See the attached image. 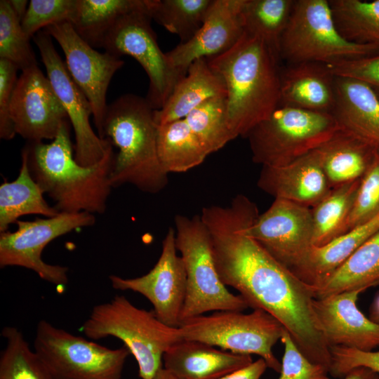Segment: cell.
<instances>
[{
  "instance_id": "6da1fadb",
  "label": "cell",
  "mask_w": 379,
  "mask_h": 379,
  "mask_svg": "<svg viewBox=\"0 0 379 379\" xmlns=\"http://www.w3.org/2000/svg\"><path fill=\"white\" fill-rule=\"evenodd\" d=\"M259 214L257 205L242 194L229 206L202 208L200 217L210 235L218 275L248 307L262 310L279 321L301 352L329 371L330 347L314 316V289L248 234Z\"/></svg>"
},
{
  "instance_id": "7a4b0ae2",
  "label": "cell",
  "mask_w": 379,
  "mask_h": 379,
  "mask_svg": "<svg viewBox=\"0 0 379 379\" xmlns=\"http://www.w3.org/2000/svg\"><path fill=\"white\" fill-rule=\"evenodd\" d=\"M206 59L225 84L230 128L235 138H246L279 106V56L263 41L244 31L231 48Z\"/></svg>"
},
{
  "instance_id": "3957f363",
  "label": "cell",
  "mask_w": 379,
  "mask_h": 379,
  "mask_svg": "<svg viewBox=\"0 0 379 379\" xmlns=\"http://www.w3.org/2000/svg\"><path fill=\"white\" fill-rule=\"evenodd\" d=\"M29 172L59 213L102 214L112 188V145L98 163L83 166L73 154L68 122L50 143L28 142L23 148Z\"/></svg>"
},
{
  "instance_id": "277c9868",
  "label": "cell",
  "mask_w": 379,
  "mask_h": 379,
  "mask_svg": "<svg viewBox=\"0 0 379 379\" xmlns=\"http://www.w3.org/2000/svg\"><path fill=\"white\" fill-rule=\"evenodd\" d=\"M157 126L146 98L127 93L107 105L100 138L118 149L109 178L112 187L131 185L157 194L167 186L168 173L158 157Z\"/></svg>"
},
{
  "instance_id": "5b68a950",
  "label": "cell",
  "mask_w": 379,
  "mask_h": 379,
  "mask_svg": "<svg viewBox=\"0 0 379 379\" xmlns=\"http://www.w3.org/2000/svg\"><path fill=\"white\" fill-rule=\"evenodd\" d=\"M81 331L91 340H121L134 357L142 379H152L163 368L164 353L182 340L179 327L165 324L153 310L138 308L120 295L93 307Z\"/></svg>"
},
{
  "instance_id": "8992f818",
  "label": "cell",
  "mask_w": 379,
  "mask_h": 379,
  "mask_svg": "<svg viewBox=\"0 0 379 379\" xmlns=\"http://www.w3.org/2000/svg\"><path fill=\"white\" fill-rule=\"evenodd\" d=\"M340 127L332 113L279 105L246 138L255 163L282 166L319 147Z\"/></svg>"
},
{
  "instance_id": "52a82bcc",
  "label": "cell",
  "mask_w": 379,
  "mask_h": 379,
  "mask_svg": "<svg viewBox=\"0 0 379 379\" xmlns=\"http://www.w3.org/2000/svg\"><path fill=\"white\" fill-rule=\"evenodd\" d=\"M175 246L187 274V293L180 316L185 319L211 311L242 312L248 307L239 295L230 292L214 262L210 235L200 215L174 218Z\"/></svg>"
},
{
  "instance_id": "ba28073f",
  "label": "cell",
  "mask_w": 379,
  "mask_h": 379,
  "mask_svg": "<svg viewBox=\"0 0 379 379\" xmlns=\"http://www.w3.org/2000/svg\"><path fill=\"white\" fill-rule=\"evenodd\" d=\"M377 53L375 46L352 43L342 36L327 0H295L279 46V58L287 64H330Z\"/></svg>"
},
{
  "instance_id": "9c48e42d",
  "label": "cell",
  "mask_w": 379,
  "mask_h": 379,
  "mask_svg": "<svg viewBox=\"0 0 379 379\" xmlns=\"http://www.w3.org/2000/svg\"><path fill=\"white\" fill-rule=\"evenodd\" d=\"M184 340H197L238 354H257L268 368L279 373L281 364L272 348L281 339L284 328L267 312L255 309L248 314L239 311H215L181 321Z\"/></svg>"
},
{
  "instance_id": "30bf717a",
  "label": "cell",
  "mask_w": 379,
  "mask_h": 379,
  "mask_svg": "<svg viewBox=\"0 0 379 379\" xmlns=\"http://www.w3.org/2000/svg\"><path fill=\"white\" fill-rule=\"evenodd\" d=\"M34 351L57 379H121L130 354L124 345L110 349L41 319Z\"/></svg>"
},
{
  "instance_id": "8fae6325",
  "label": "cell",
  "mask_w": 379,
  "mask_h": 379,
  "mask_svg": "<svg viewBox=\"0 0 379 379\" xmlns=\"http://www.w3.org/2000/svg\"><path fill=\"white\" fill-rule=\"evenodd\" d=\"M145 6L121 17L106 36L105 51L137 60L149 79L146 99L154 109H161L178 81L186 74L175 68L159 46Z\"/></svg>"
},
{
  "instance_id": "7c38bea8",
  "label": "cell",
  "mask_w": 379,
  "mask_h": 379,
  "mask_svg": "<svg viewBox=\"0 0 379 379\" xmlns=\"http://www.w3.org/2000/svg\"><path fill=\"white\" fill-rule=\"evenodd\" d=\"M94 214L60 213L50 218L18 220L14 232H0V267H21L34 272L43 280L57 286L68 283L67 267L51 265L42 252L52 241L77 229L95 224Z\"/></svg>"
},
{
  "instance_id": "4fadbf2b",
  "label": "cell",
  "mask_w": 379,
  "mask_h": 379,
  "mask_svg": "<svg viewBox=\"0 0 379 379\" xmlns=\"http://www.w3.org/2000/svg\"><path fill=\"white\" fill-rule=\"evenodd\" d=\"M47 77L71 122L75 136L74 159L83 166L100 161L112 144L96 134L90 124L91 105L70 76L65 63L54 47L51 36L44 29L33 36Z\"/></svg>"
},
{
  "instance_id": "5bb4252c",
  "label": "cell",
  "mask_w": 379,
  "mask_h": 379,
  "mask_svg": "<svg viewBox=\"0 0 379 379\" xmlns=\"http://www.w3.org/2000/svg\"><path fill=\"white\" fill-rule=\"evenodd\" d=\"M44 29L63 51L70 76L91 105L94 124L100 138L108 105L107 91L114 74L124 65V60L107 51H96L77 34L67 21Z\"/></svg>"
},
{
  "instance_id": "9a60e30c",
  "label": "cell",
  "mask_w": 379,
  "mask_h": 379,
  "mask_svg": "<svg viewBox=\"0 0 379 379\" xmlns=\"http://www.w3.org/2000/svg\"><path fill=\"white\" fill-rule=\"evenodd\" d=\"M175 231L170 227L162 241L161 253L147 274L135 278L110 275L117 290L132 291L145 297L157 317L165 324L178 328L187 293V274L181 256L178 255Z\"/></svg>"
},
{
  "instance_id": "2e32d148",
  "label": "cell",
  "mask_w": 379,
  "mask_h": 379,
  "mask_svg": "<svg viewBox=\"0 0 379 379\" xmlns=\"http://www.w3.org/2000/svg\"><path fill=\"white\" fill-rule=\"evenodd\" d=\"M248 234L277 260L291 270L298 267L313 246L312 208L281 199L259 214Z\"/></svg>"
},
{
  "instance_id": "e0dca14e",
  "label": "cell",
  "mask_w": 379,
  "mask_h": 379,
  "mask_svg": "<svg viewBox=\"0 0 379 379\" xmlns=\"http://www.w3.org/2000/svg\"><path fill=\"white\" fill-rule=\"evenodd\" d=\"M10 114L15 133L31 142L54 140L69 119L48 77L38 65L22 71L18 78Z\"/></svg>"
},
{
  "instance_id": "ac0fdd59",
  "label": "cell",
  "mask_w": 379,
  "mask_h": 379,
  "mask_svg": "<svg viewBox=\"0 0 379 379\" xmlns=\"http://www.w3.org/2000/svg\"><path fill=\"white\" fill-rule=\"evenodd\" d=\"M361 290L314 298L313 310L326 343L363 351L379 346V324L366 317L357 302Z\"/></svg>"
},
{
  "instance_id": "d6986e66",
  "label": "cell",
  "mask_w": 379,
  "mask_h": 379,
  "mask_svg": "<svg viewBox=\"0 0 379 379\" xmlns=\"http://www.w3.org/2000/svg\"><path fill=\"white\" fill-rule=\"evenodd\" d=\"M244 2L213 0L197 33L166 53L171 65L186 74L196 60L214 57L231 48L244 33L241 18Z\"/></svg>"
},
{
  "instance_id": "ffe728a7",
  "label": "cell",
  "mask_w": 379,
  "mask_h": 379,
  "mask_svg": "<svg viewBox=\"0 0 379 379\" xmlns=\"http://www.w3.org/2000/svg\"><path fill=\"white\" fill-rule=\"evenodd\" d=\"M258 187L274 199L312 208L331 187L314 150L282 166H262Z\"/></svg>"
},
{
  "instance_id": "44dd1931",
  "label": "cell",
  "mask_w": 379,
  "mask_h": 379,
  "mask_svg": "<svg viewBox=\"0 0 379 379\" xmlns=\"http://www.w3.org/2000/svg\"><path fill=\"white\" fill-rule=\"evenodd\" d=\"M335 76L326 64L302 62L281 69L279 105L332 113Z\"/></svg>"
},
{
  "instance_id": "7402d4cb",
  "label": "cell",
  "mask_w": 379,
  "mask_h": 379,
  "mask_svg": "<svg viewBox=\"0 0 379 379\" xmlns=\"http://www.w3.org/2000/svg\"><path fill=\"white\" fill-rule=\"evenodd\" d=\"M253 362L251 355L220 350L208 344L181 340L164 353V368L176 379H218Z\"/></svg>"
},
{
  "instance_id": "603a6c76",
  "label": "cell",
  "mask_w": 379,
  "mask_h": 379,
  "mask_svg": "<svg viewBox=\"0 0 379 379\" xmlns=\"http://www.w3.org/2000/svg\"><path fill=\"white\" fill-rule=\"evenodd\" d=\"M332 114L340 126L355 133L379 152V98L365 83L335 77Z\"/></svg>"
},
{
  "instance_id": "cb8c5ba5",
  "label": "cell",
  "mask_w": 379,
  "mask_h": 379,
  "mask_svg": "<svg viewBox=\"0 0 379 379\" xmlns=\"http://www.w3.org/2000/svg\"><path fill=\"white\" fill-rule=\"evenodd\" d=\"M315 150L331 188L360 180L377 152L366 141L343 127Z\"/></svg>"
},
{
  "instance_id": "d4e9b609",
  "label": "cell",
  "mask_w": 379,
  "mask_h": 379,
  "mask_svg": "<svg viewBox=\"0 0 379 379\" xmlns=\"http://www.w3.org/2000/svg\"><path fill=\"white\" fill-rule=\"evenodd\" d=\"M215 97H227L224 81L206 58L197 59L175 85L164 105L154 110V120L157 125H162L184 119L198 106Z\"/></svg>"
},
{
  "instance_id": "484cf974",
  "label": "cell",
  "mask_w": 379,
  "mask_h": 379,
  "mask_svg": "<svg viewBox=\"0 0 379 379\" xmlns=\"http://www.w3.org/2000/svg\"><path fill=\"white\" fill-rule=\"evenodd\" d=\"M379 230V213L321 246H312L302 262L291 271L313 288L322 283Z\"/></svg>"
},
{
  "instance_id": "4316f807",
  "label": "cell",
  "mask_w": 379,
  "mask_h": 379,
  "mask_svg": "<svg viewBox=\"0 0 379 379\" xmlns=\"http://www.w3.org/2000/svg\"><path fill=\"white\" fill-rule=\"evenodd\" d=\"M44 194L29 172L27 153L22 149L18 177L0 186V232L8 231L11 225L25 215L50 218L60 213L47 203Z\"/></svg>"
},
{
  "instance_id": "83f0119b",
  "label": "cell",
  "mask_w": 379,
  "mask_h": 379,
  "mask_svg": "<svg viewBox=\"0 0 379 379\" xmlns=\"http://www.w3.org/2000/svg\"><path fill=\"white\" fill-rule=\"evenodd\" d=\"M379 284V230L322 283L314 288L315 298Z\"/></svg>"
},
{
  "instance_id": "f1b7e54d",
  "label": "cell",
  "mask_w": 379,
  "mask_h": 379,
  "mask_svg": "<svg viewBox=\"0 0 379 379\" xmlns=\"http://www.w3.org/2000/svg\"><path fill=\"white\" fill-rule=\"evenodd\" d=\"M145 6V0H75L69 22L87 44L94 48H102L121 17Z\"/></svg>"
},
{
  "instance_id": "f546056e",
  "label": "cell",
  "mask_w": 379,
  "mask_h": 379,
  "mask_svg": "<svg viewBox=\"0 0 379 379\" xmlns=\"http://www.w3.org/2000/svg\"><path fill=\"white\" fill-rule=\"evenodd\" d=\"M157 152L167 173H184L202 164L209 155L185 119L157 126Z\"/></svg>"
},
{
  "instance_id": "4dcf8cb0",
  "label": "cell",
  "mask_w": 379,
  "mask_h": 379,
  "mask_svg": "<svg viewBox=\"0 0 379 379\" xmlns=\"http://www.w3.org/2000/svg\"><path fill=\"white\" fill-rule=\"evenodd\" d=\"M360 180L331 188L328 194L312 208L313 246L325 245L347 232Z\"/></svg>"
},
{
  "instance_id": "1f68e13d",
  "label": "cell",
  "mask_w": 379,
  "mask_h": 379,
  "mask_svg": "<svg viewBox=\"0 0 379 379\" xmlns=\"http://www.w3.org/2000/svg\"><path fill=\"white\" fill-rule=\"evenodd\" d=\"M294 1L244 0L241 11L244 31L263 41L279 56L280 39L288 23Z\"/></svg>"
},
{
  "instance_id": "d6a6232c",
  "label": "cell",
  "mask_w": 379,
  "mask_h": 379,
  "mask_svg": "<svg viewBox=\"0 0 379 379\" xmlns=\"http://www.w3.org/2000/svg\"><path fill=\"white\" fill-rule=\"evenodd\" d=\"M329 4L343 38L379 48V0H329Z\"/></svg>"
},
{
  "instance_id": "836d02e7",
  "label": "cell",
  "mask_w": 379,
  "mask_h": 379,
  "mask_svg": "<svg viewBox=\"0 0 379 379\" xmlns=\"http://www.w3.org/2000/svg\"><path fill=\"white\" fill-rule=\"evenodd\" d=\"M213 0H146L147 11L152 20L180 43L189 41L199 29Z\"/></svg>"
},
{
  "instance_id": "e575fe53",
  "label": "cell",
  "mask_w": 379,
  "mask_h": 379,
  "mask_svg": "<svg viewBox=\"0 0 379 379\" xmlns=\"http://www.w3.org/2000/svg\"><path fill=\"white\" fill-rule=\"evenodd\" d=\"M1 335L6 345L0 357V379H57L19 329L5 326Z\"/></svg>"
},
{
  "instance_id": "d590c367",
  "label": "cell",
  "mask_w": 379,
  "mask_h": 379,
  "mask_svg": "<svg viewBox=\"0 0 379 379\" xmlns=\"http://www.w3.org/2000/svg\"><path fill=\"white\" fill-rule=\"evenodd\" d=\"M184 119L208 154L236 138L228 124L226 97L208 100Z\"/></svg>"
},
{
  "instance_id": "8d00e7d4",
  "label": "cell",
  "mask_w": 379,
  "mask_h": 379,
  "mask_svg": "<svg viewBox=\"0 0 379 379\" xmlns=\"http://www.w3.org/2000/svg\"><path fill=\"white\" fill-rule=\"evenodd\" d=\"M29 38L8 0L0 1V58L12 62L23 71L37 65Z\"/></svg>"
},
{
  "instance_id": "74e56055",
  "label": "cell",
  "mask_w": 379,
  "mask_h": 379,
  "mask_svg": "<svg viewBox=\"0 0 379 379\" xmlns=\"http://www.w3.org/2000/svg\"><path fill=\"white\" fill-rule=\"evenodd\" d=\"M379 213V152L361 178L347 224V232Z\"/></svg>"
},
{
  "instance_id": "f35d334b",
  "label": "cell",
  "mask_w": 379,
  "mask_h": 379,
  "mask_svg": "<svg viewBox=\"0 0 379 379\" xmlns=\"http://www.w3.org/2000/svg\"><path fill=\"white\" fill-rule=\"evenodd\" d=\"M75 0H31L21 25L29 39L42 28L58 22H69Z\"/></svg>"
},
{
  "instance_id": "ab89813d",
  "label": "cell",
  "mask_w": 379,
  "mask_h": 379,
  "mask_svg": "<svg viewBox=\"0 0 379 379\" xmlns=\"http://www.w3.org/2000/svg\"><path fill=\"white\" fill-rule=\"evenodd\" d=\"M284 347L278 379H331L328 370L309 360L284 328L281 337Z\"/></svg>"
},
{
  "instance_id": "60d3db41",
  "label": "cell",
  "mask_w": 379,
  "mask_h": 379,
  "mask_svg": "<svg viewBox=\"0 0 379 379\" xmlns=\"http://www.w3.org/2000/svg\"><path fill=\"white\" fill-rule=\"evenodd\" d=\"M335 77L366 84L379 98V53L326 64Z\"/></svg>"
},
{
  "instance_id": "b9f144b4",
  "label": "cell",
  "mask_w": 379,
  "mask_h": 379,
  "mask_svg": "<svg viewBox=\"0 0 379 379\" xmlns=\"http://www.w3.org/2000/svg\"><path fill=\"white\" fill-rule=\"evenodd\" d=\"M331 362L329 374L343 378L350 371L365 367L379 375V351H363L354 348L330 347Z\"/></svg>"
},
{
  "instance_id": "7bdbcfd3",
  "label": "cell",
  "mask_w": 379,
  "mask_h": 379,
  "mask_svg": "<svg viewBox=\"0 0 379 379\" xmlns=\"http://www.w3.org/2000/svg\"><path fill=\"white\" fill-rule=\"evenodd\" d=\"M18 69L10 61L0 58V138L9 140L16 135L11 118L10 105L18 79Z\"/></svg>"
},
{
  "instance_id": "ee69618b",
  "label": "cell",
  "mask_w": 379,
  "mask_h": 379,
  "mask_svg": "<svg viewBox=\"0 0 379 379\" xmlns=\"http://www.w3.org/2000/svg\"><path fill=\"white\" fill-rule=\"evenodd\" d=\"M267 368L265 361L260 358L248 366L218 379H260Z\"/></svg>"
},
{
  "instance_id": "f6af8a7d",
  "label": "cell",
  "mask_w": 379,
  "mask_h": 379,
  "mask_svg": "<svg viewBox=\"0 0 379 379\" xmlns=\"http://www.w3.org/2000/svg\"><path fill=\"white\" fill-rule=\"evenodd\" d=\"M343 379H379V375L365 367L350 371Z\"/></svg>"
},
{
  "instance_id": "bcb514c9",
  "label": "cell",
  "mask_w": 379,
  "mask_h": 379,
  "mask_svg": "<svg viewBox=\"0 0 379 379\" xmlns=\"http://www.w3.org/2000/svg\"><path fill=\"white\" fill-rule=\"evenodd\" d=\"M28 1L26 0H9L10 5L18 18L22 22L27 10Z\"/></svg>"
},
{
  "instance_id": "7dc6e473",
  "label": "cell",
  "mask_w": 379,
  "mask_h": 379,
  "mask_svg": "<svg viewBox=\"0 0 379 379\" xmlns=\"http://www.w3.org/2000/svg\"><path fill=\"white\" fill-rule=\"evenodd\" d=\"M152 379H176L175 377L168 370L161 368L155 374Z\"/></svg>"
}]
</instances>
